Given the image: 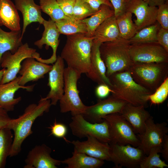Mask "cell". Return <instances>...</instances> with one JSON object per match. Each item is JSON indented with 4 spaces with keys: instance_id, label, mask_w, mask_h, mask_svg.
I'll return each instance as SVG.
<instances>
[{
    "instance_id": "cell-1",
    "label": "cell",
    "mask_w": 168,
    "mask_h": 168,
    "mask_svg": "<svg viewBox=\"0 0 168 168\" xmlns=\"http://www.w3.org/2000/svg\"><path fill=\"white\" fill-rule=\"evenodd\" d=\"M51 105L50 100L40 99L37 104L29 105L18 118L12 119L7 127L14 133L9 157L16 156L20 153L23 142L33 132L31 128L34 122L44 113L49 112Z\"/></svg>"
},
{
    "instance_id": "cell-2",
    "label": "cell",
    "mask_w": 168,
    "mask_h": 168,
    "mask_svg": "<svg viewBox=\"0 0 168 168\" xmlns=\"http://www.w3.org/2000/svg\"><path fill=\"white\" fill-rule=\"evenodd\" d=\"M93 37L85 34L67 35L60 56L71 68L82 74L86 73L90 65V56Z\"/></svg>"
},
{
    "instance_id": "cell-3",
    "label": "cell",
    "mask_w": 168,
    "mask_h": 168,
    "mask_svg": "<svg viewBox=\"0 0 168 168\" xmlns=\"http://www.w3.org/2000/svg\"><path fill=\"white\" fill-rule=\"evenodd\" d=\"M109 78L112 95L134 106H147L149 96L153 93L136 82L128 71L115 73Z\"/></svg>"
},
{
    "instance_id": "cell-4",
    "label": "cell",
    "mask_w": 168,
    "mask_h": 168,
    "mask_svg": "<svg viewBox=\"0 0 168 168\" xmlns=\"http://www.w3.org/2000/svg\"><path fill=\"white\" fill-rule=\"evenodd\" d=\"M130 45L129 40L121 37L100 44V54L108 78L115 73L128 71L133 64L130 53Z\"/></svg>"
},
{
    "instance_id": "cell-5",
    "label": "cell",
    "mask_w": 168,
    "mask_h": 168,
    "mask_svg": "<svg viewBox=\"0 0 168 168\" xmlns=\"http://www.w3.org/2000/svg\"><path fill=\"white\" fill-rule=\"evenodd\" d=\"M128 71L136 82L153 93L168 77V63H134Z\"/></svg>"
},
{
    "instance_id": "cell-6",
    "label": "cell",
    "mask_w": 168,
    "mask_h": 168,
    "mask_svg": "<svg viewBox=\"0 0 168 168\" xmlns=\"http://www.w3.org/2000/svg\"><path fill=\"white\" fill-rule=\"evenodd\" d=\"M82 74L68 67L64 72V93L59 100L60 112H71L72 116L82 114L87 106L82 101L77 87L78 80Z\"/></svg>"
},
{
    "instance_id": "cell-7",
    "label": "cell",
    "mask_w": 168,
    "mask_h": 168,
    "mask_svg": "<svg viewBox=\"0 0 168 168\" xmlns=\"http://www.w3.org/2000/svg\"><path fill=\"white\" fill-rule=\"evenodd\" d=\"M103 119L108 124L110 140L109 144H129L138 147L140 143L138 137L130 124L121 114L116 113L107 115Z\"/></svg>"
},
{
    "instance_id": "cell-8",
    "label": "cell",
    "mask_w": 168,
    "mask_h": 168,
    "mask_svg": "<svg viewBox=\"0 0 168 168\" xmlns=\"http://www.w3.org/2000/svg\"><path fill=\"white\" fill-rule=\"evenodd\" d=\"M69 125L73 135L79 138L91 136L101 142H110L108 124L105 120L101 123H92L79 114L72 116Z\"/></svg>"
},
{
    "instance_id": "cell-9",
    "label": "cell",
    "mask_w": 168,
    "mask_h": 168,
    "mask_svg": "<svg viewBox=\"0 0 168 168\" xmlns=\"http://www.w3.org/2000/svg\"><path fill=\"white\" fill-rule=\"evenodd\" d=\"M36 49L30 47L27 43L23 44L15 53H4L1 60V67L6 68L0 84L9 82L17 77L22 62L25 59L33 57Z\"/></svg>"
},
{
    "instance_id": "cell-10",
    "label": "cell",
    "mask_w": 168,
    "mask_h": 168,
    "mask_svg": "<svg viewBox=\"0 0 168 168\" xmlns=\"http://www.w3.org/2000/svg\"><path fill=\"white\" fill-rule=\"evenodd\" d=\"M130 53L134 63H168V52L157 42L131 44Z\"/></svg>"
},
{
    "instance_id": "cell-11",
    "label": "cell",
    "mask_w": 168,
    "mask_h": 168,
    "mask_svg": "<svg viewBox=\"0 0 168 168\" xmlns=\"http://www.w3.org/2000/svg\"><path fill=\"white\" fill-rule=\"evenodd\" d=\"M128 103L111 95L104 99H100L97 103L87 106L82 114L87 121L92 123H100L104 121L106 115L113 113L121 114Z\"/></svg>"
},
{
    "instance_id": "cell-12",
    "label": "cell",
    "mask_w": 168,
    "mask_h": 168,
    "mask_svg": "<svg viewBox=\"0 0 168 168\" xmlns=\"http://www.w3.org/2000/svg\"><path fill=\"white\" fill-rule=\"evenodd\" d=\"M110 145V161L114 163L115 167H139L140 163L145 155L141 149L129 144Z\"/></svg>"
},
{
    "instance_id": "cell-13",
    "label": "cell",
    "mask_w": 168,
    "mask_h": 168,
    "mask_svg": "<svg viewBox=\"0 0 168 168\" xmlns=\"http://www.w3.org/2000/svg\"><path fill=\"white\" fill-rule=\"evenodd\" d=\"M168 132L166 123H155L152 117L151 116L146 122L144 133L138 135L140 143L137 147L147 155L152 147H161L164 136Z\"/></svg>"
},
{
    "instance_id": "cell-14",
    "label": "cell",
    "mask_w": 168,
    "mask_h": 168,
    "mask_svg": "<svg viewBox=\"0 0 168 168\" xmlns=\"http://www.w3.org/2000/svg\"><path fill=\"white\" fill-rule=\"evenodd\" d=\"M42 25L44 26V30L42 37L40 39L35 41L34 44L40 49L42 48L44 44L46 45V49L50 46L52 49L53 54L49 58L44 59L40 57V54L36 52L33 57L42 63L53 64L57 58L56 52L59 43V38L60 34L55 22L51 19L48 21L44 20Z\"/></svg>"
},
{
    "instance_id": "cell-15",
    "label": "cell",
    "mask_w": 168,
    "mask_h": 168,
    "mask_svg": "<svg viewBox=\"0 0 168 168\" xmlns=\"http://www.w3.org/2000/svg\"><path fill=\"white\" fill-rule=\"evenodd\" d=\"M64 69V61L60 56H58L49 72L48 86L50 88V91L45 97L41 98L42 100H50L51 105H56L63 95Z\"/></svg>"
},
{
    "instance_id": "cell-16",
    "label": "cell",
    "mask_w": 168,
    "mask_h": 168,
    "mask_svg": "<svg viewBox=\"0 0 168 168\" xmlns=\"http://www.w3.org/2000/svg\"><path fill=\"white\" fill-rule=\"evenodd\" d=\"M157 8L149 5L143 0H130L126 3L125 12L135 15L134 24L138 31L156 21Z\"/></svg>"
},
{
    "instance_id": "cell-17",
    "label": "cell",
    "mask_w": 168,
    "mask_h": 168,
    "mask_svg": "<svg viewBox=\"0 0 168 168\" xmlns=\"http://www.w3.org/2000/svg\"><path fill=\"white\" fill-rule=\"evenodd\" d=\"M51 148L44 144L37 145L28 153L24 168H57L61 161L53 158Z\"/></svg>"
},
{
    "instance_id": "cell-18",
    "label": "cell",
    "mask_w": 168,
    "mask_h": 168,
    "mask_svg": "<svg viewBox=\"0 0 168 168\" xmlns=\"http://www.w3.org/2000/svg\"><path fill=\"white\" fill-rule=\"evenodd\" d=\"M86 141H69L74 147V151L84 153L91 156L104 161H110V145L100 141L96 138L87 136Z\"/></svg>"
},
{
    "instance_id": "cell-19",
    "label": "cell",
    "mask_w": 168,
    "mask_h": 168,
    "mask_svg": "<svg viewBox=\"0 0 168 168\" xmlns=\"http://www.w3.org/2000/svg\"><path fill=\"white\" fill-rule=\"evenodd\" d=\"M52 66L42 63L33 57L28 58L23 61L19 73V84L25 86L30 82L37 81L44 77L51 69Z\"/></svg>"
},
{
    "instance_id": "cell-20",
    "label": "cell",
    "mask_w": 168,
    "mask_h": 168,
    "mask_svg": "<svg viewBox=\"0 0 168 168\" xmlns=\"http://www.w3.org/2000/svg\"><path fill=\"white\" fill-rule=\"evenodd\" d=\"M20 76L13 80L4 84H0V106L8 112L14 110L15 106L21 100L20 96L14 98L15 92L22 88L27 91H33L35 84L26 86L19 83Z\"/></svg>"
},
{
    "instance_id": "cell-21",
    "label": "cell",
    "mask_w": 168,
    "mask_h": 168,
    "mask_svg": "<svg viewBox=\"0 0 168 168\" xmlns=\"http://www.w3.org/2000/svg\"><path fill=\"white\" fill-rule=\"evenodd\" d=\"M100 44L93 42L90 68L86 74L89 78L98 84H105L110 88L112 84L109 78L106 75V67L100 54Z\"/></svg>"
},
{
    "instance_id": "cell-22",
    "label": "cell",
    "mask_w": 168,
    "mask_h": 168,
    "mask_svg": "<svg viewBox=\"0 0 168 168\" xmlns=\"http://www.w3.org/2000/svg\"><path fill=\"white\" fill-rule=\"evenodd\" d=\"M143 105L134 106L127 103L121 114L132 126L134 132L141 135L145 129L146 121L151 116Z\"/></svg>"
},
{
    "instance_id": "cell-23",
    "label": "cell",
    "mask_w": 168,
    "mask_h": 168,
    "mask_svg": "<svg viewBox=\"0 0 168 168\" xmlns=\"http://www.w3.org/2000/svg\"><path fill=\"white\" fill-rule=\"evenodd\" d=\"M17 10L21 13L23 18V26L21 37L23 36L27 26L32 22H37L42 24L45 20L42 17L40 5L35 2L34 0H14Z\"/></svg>"
},
{
    "instance_id": "cell-24",
    "label": "cell",
    "mask_w": 168,
    "mask_h": 168,
    "mask_svg": "<svg viewBox=\"0 0 168 168\" xmlns=\"http://www.w3.org/2000/svg\"><path fill=\"white\" fill-rule=\"evenodd\" d=\"M93 42L101 43L112 41L120 37L116 17L113 16L105 20L95 30Z\"/></svg>"
},
{
    "instance_id": "cell-25",
    "label": "cell",
    "mask_w": 168,
    "mask_h": 168,
    "mask_svg": "<svg viewBox=\"0 0 168 168\" xmlns=\"http://www.w3.org/2000/svg\"><path fill=\"white\" fill-rule=\"evenodd\" d=\"M20 18L16 6L10 0H0V26L11 31L21 30Z\"/></svg>"
},
{
    "instance_id": "cell-26",
    "label": "cell",
    "mask_w": 168,
    "mask_h": 168,
    "mask_svg": "<svg viewBox=\"0 0 168 168\" xmlns=\"http://www.w3.org/2000/svg\"><path fill=\"white\" fill-rule=\"evenodd\" d=\"M72 156L63 161L61 164L67 165L66 168H99L104 161L91 156L84 153L73 151Z\"/></svg>"
},
{
    "instance_id": "cell-27",
    "label": "cell",
    "mask_w": 168,
    "mask_h": 168,
    "mask_svg": "<svg viewBox=\"0 0 168 168\" xmlns=\"http://www.w3.org/2000/svg\"><path fill=\"white\" fill-rule=\"evenodd\" d=\"M21 30L7 32L0 27V68L1 60L3 54L9 51L14 54L23 44Z\"/></svg>"
},
{
    "instance_id": "cell-28",
    "label": "cell",
    "mask_w": 168,
    "mask_h": 168,
    "mask_svg": "<svg viewBox=\"0 0 168 168\" xmlns=\"http://www.w3.org/2000/svg\"><path fill=\"white\" fill-rule=\"evenodd\" d=\"M114 16L113 9L109 6L102 5L98 10L89 17L82 21L86 25L87 33L86 36L91 37L93 36L94 32L97 27L107 18Z\"/></svg>"
},
{
    "instance_id": "cell-29",
    "label": "cell",
    "mask_w": 168,
    "mask_h": 168,
    "mask_svg": "<svg viewBox=\"0 0 168 168\" xmlns=\"http://www.w3.org/2000/svg\"><path fill=\"white\" fill-rule=\"evenodd\" d=\"M55 23L60 34L68 35L78 34H86L87 33L86 25L82 20L68 18Z\"/></svg>"
},
{
    "instance_id": "cell-30",
    "label": "cell",
    "mask_w": 168,
    "mask_h": 168,
    "mask_svg": "<svg viewBox=\"0 0 168 168\" xmlns=\"http://www.w3.org/2000/svg\"><path fill=\"white\" fill-rule=\"evenodd\" d=\"M116 18L120 37L129 40L138 31L132 20V14L129 12H125Z\"/></svg>"
},
{
    "instance_id": "cell-31",
    "label": "cell",
    "mask_w": 168,
    "mask_h": 168,
    "mask_svg": "<svg viewBox=\"0 0 168 168\" xmlns=\"http://www.w3.org/2000/svg\"><path fill=\"white\" fill-rule=\"evenodd\" d=\"M13 139L12 130L8 128L0 129V168L5 167L9 156Z\"/></svg>"
},
{
    "instance_id": "cell-32",
    "label": "cell",
    "mask_w": 168,
    "mask_h": 168,
    "mask_svg": "<svg viewBox=\"0 0 168 168\" xmlns=\"http://www.w3.org/2000/svg\"><path fill=\"white\" fill-rule=\"evenodd\" d=\"M161 27L156 21L154 24L138 31L129 40L131 44L157 42V34Z\"/></svg>"
},
{
    "instance_id": "cell-33",
    "label": "cell",
    "mask_w": 168,
    "mask_h": 168,
    "mask_svg": "<svg viewBox=\"0 0 168 168\" xmlns=\"http://www.w3.org/2000/svg\"><path fill=\"white\" fill-rule=\"evenodd\" d=\"M40 4L41 11L48 15L55 22L70 18L65 15L56 0H40Z\"/></svg>"
},
{
    "instance_id": "cell-34",
    "label": "cell",
    "mask_w": 168,
    "mask_h": 168,
    "mask_svg": "<svg viewBox=\"0 0 168 168\" xmlns=\"http://www.w3.org/2000/svg\"><path fill=\"white\" fill-rule=\"evenodd\" d=\"M161 147H156L152 148L147 155L145 156L139 165L140 168H164L168 165L160 158Z\"/></svg>"
},
{
    "instance_id": "cell-35",
    "label": "cell",
    "mask_w": 168,
    "mask_h": 168,
    "mask_svg": "<svg viewBox=\"0 0 168 168\" xmlns=\"http://www.w3.org/2000/svg\"><path fill=\"white\" fill-rule=\"evenodd\" d=\"M96 12L85 0H76L73 9V18L82 20L91 16Z\"/></svg>"
},
{
    "instance_id": "cell-36",
    "label": "cell",
    "mask_w": 168,
    "mask_h": 168,
    "mask_svg": "<svg viewBox=\"0 0 168 168\" xmlns=\"http://www.w3.org/2000/svg\"><path fill=\"white\" fill-rule=\"evenodd\" d=\"M168 96V77H167L155 91L148 97L151 104L158 105L163 103Z\"/></svg>"
},
{
    "instance_id": "cell-37",
    "label": "cell",
    "mask_w": 168,
    "mask_h": 168,
    "mask_svg": "<svg viewBox=\"0 0 168 168\" xmlns=\"http://www.w3.org/2000/svg\"><path fill=\"white\" fill-rule=\"evenodd\" d=\"M157 7L156 21L161 27L168 30V4L165 3Z\"/></svg>"
},
{
    "instance_id": "cell-38",
    "label": "cell",
    "mask_w": 168,
    "mask_h": 168,
    "mask_svg": "<svg viewBox=\"0 0 168 168\" xmlns=\"http://www.w3.org/2000/svg\"><path fill=\"white\" fill-rule=\"evenodd\" d=\"M48 128L50 129L51 135L57 138L65 139V137L67 132V128L64 124L58 123L55 119L53 125Z\"/></svg>"
},
{
    "instance_id": "cell-39",
    "label": "cell",
    "mask_w": 168,
    "mask_h": 168,
    "mask_svg": "<svg viewBox=\"0 0 168 168\" xmlns=\"http://www.w3.org/2000/svg\"><path fill=\"white\" fill-rule=\"evenodd\" d=\"M56 0L65 15L70 18L73 19V9L76 0Z\"/></svg>"
},
{
    "instance_id": "cell-40",
    "label": "cell",
    "mask_w": 168,
    "mask_h": 168,
    "mask_svg": "<svg viewBox=\"0 0 168 168\" xmlns=\"http://www.w3.org/2000/svg\"><path fill=\"white\" fill-rule=\"evenodd\" d=\"M157 41L168 52V30L161 27L157 34Z\"/></svg>"
},
{
    "instance_id": "cell-41",
    "label": "cell",
    "mask_w": 168,
    "mask_h": 168,
    "mask_svg": "<svg viewBox=\"0 0 168 168\" xmlns=\"http://www.w3.org/2000/svg\"><path fill=\"white\" fill-rule=\"evenodd\" d=\"M111 2L114 12V16L117 17L125 12L126 0H109Z\"/></svg>"
},
{
    "instance_id": "cell-42",
    "label": "cell",
    "mask_w": 168,
    "mask_h": 168,
    "mask_svg": "<svg viewBox=\"0 0 168 168\" xmlns=\"http://www.w3.org/2000/svg\"><path fill=\"white\" fill-rule=\"evenodd\" d=\"M111 91V90L110 87L104 84H99L95 90V93L96 96L100 99L108 96Z\"/></svg>"
},
{
    "instance_id": "cell-43",
    "label": "cell",
    "mask_w": 168,
    "mask_h": 168,
    "mask_svg": "<svg viewBox=\"0 0 168 168\" xmlns=\"http://www.w3.org/2000/svg\"><path fill=\"white\" fill-rule=\"evenodd\" d=\"M12 119L9 116L8 112L0 106V129L7 128Z\"/></svg>"
},
{
    "instance_id": "cell-44",
    "label": "cell",
    "mask_w": 168,
    "mask_h": 168,
    "mask_svg": "<svg viewBox=\"0 0 168 168\" xmlns=\"http://www.w3.org/2000/svg\"><path fill=\"white\" fill-rule=\"evenodd\" d=\"M92 8L96 11H97L100 7L103 4L109 6L112 9L113 7L111 2L109 0H85Z\"/></svg>"
},
{
    "instance_id": "cell-45",
    "label": "cell",
    "mask_w": 168,
    "mask_h": 168,
    "mask_svg": "<svg viewBox=\"0 0 168 168\" xmlns=\"http://www.w3.org/2000/svg\"><path fill=\"white\" fill-rule=\"evenodd\" d=\"M160 153L163 158L168 161V135L167 134L164 136Z\"/></svg>"
},
{
    "instance_id": "cell-46",
    "label": "cell",
    "mask_w": 168,
    "mask_h": 168,
    "mask_svg": "<svg viewBox=\"0 0 168 168\" xmlns=\"http://www.w3.org/2000/svg\"><path fill=\"white\" fill-rule=\"evenodd\" d=\"M149 5L158 7L165 3V0H143Z\"/></svg>"
},
{
    "instance_id": "cell-47",
    "label": "cell",
    "mask_w": 168,
    "mask_h": 168,
    "mask_svg": "<svg viewBox=\"0 0 168 168\" xmlns=\"http://www.w3.org/2000/svg\"><path fill=\"white\" fill-rule=\"evenodd\" d=\"M5 70L6 68H3L2 69L0 70V84Z\"/></svg>"
},
{
    "instance_id": "cell-48",
    "label": "cell",
    "mask_w": 168,
    "mask_h": 168,
    "mask_svg": "<svg viewBox=\"0 0 168 168\" xmlns=\"http://www.w3.org/2000/svg\"><path fill=\"white\" fill-rule=\"evenodd\" d=\"M130 0H126V3L128 2Z\"/></svg>"
}]
</instances>
